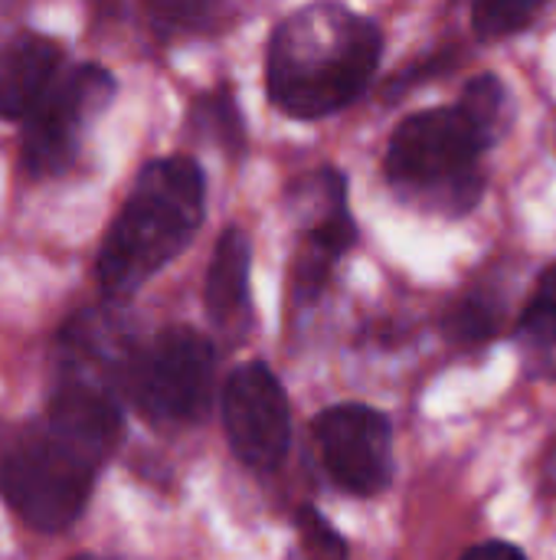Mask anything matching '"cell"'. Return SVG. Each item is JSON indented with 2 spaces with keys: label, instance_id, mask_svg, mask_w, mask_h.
<instances>
[{
  "label": "cell",
  "instance_id": "44dd1931",
  "mask_svg": "<svg viewBox=\"0 0 556 560\" xmlns=\"http://www.w3.org/2000/svg\"><path fill=\"white\" fill-rule=\"evenodd\" d=\"M72 560H105V558H95V555H79V558Z\"/></svg>",
  "mask_w": 556,
  "mask_h": 560
},
{
  "label": "cell",
  "instance_id": "9a60e30c",
  "mask_svg": "<svg viewBox=\"0 0 556 560\" xmlns=\"http://www.w3.org/2000/svg\"><path fill=\"white\" fill-rule=\"evenodd\" d=\"M292 213L298 217V223L305 230H315V226L347 213V180L331 167H321V171L301 177L292 190Z\"/></svg>",
  "mask_w": 556,
  "mask_h": 560
},
{
  "label": "cell",
  "instance_id": "3957f363",
  "mask_svg": "<svg viewBox=\"0 0 556 560\" xmlns=\"http://www.w3.org/2000/svg\"><path fill=\"white\" fill-rule=\"evenodd\" d=\"M203 203L206 177L193 158L170 154L144 164L102 240L95 259L102 292L125 302L174 262L200 230Z\"/></svg>",
  "mask_w": 556,
  "mask_h": 560
},
{
  "label": "cell",
  "instance_id": "4fadbf2b",
  "mask_svg": "<svg viewBox=\"0 0 556 560\" xmlns=\"http://www.w3.org/2000/svg\"><path fill=\"white\" fill-rule=\"evenodd\" d=\"M518 348L537 377H556V266L547 269L518 325Z\"/></svg>",
  "mask_w": 556,
  "mask_h": 560
},
{
  "label": "cell",
  "instance_id": "d6986e66",
  "mask_svg": "<svg viewBox=\"0 0 556 560\" xmlns=\"http://www.w3.org/2000/svg\"><path fill=\"white\" fill-rule=\"evenodd\" d=\"M298 538L311 560H347V541L315 509L298 512Z\"/></svg>",
  "mask_w": 556,
  "mask_h": 560
},
{
  "label": "cell",
  "instance_id": "6da1fadb",
  "mask_svg": "<svg viewBox=\"0 0 556 560\" xmlns=\"http://www.w3.org/2000/svg\"><path fill=\"white\" fill-rule=\"evenodd\" d=\"M125 436L121 400L56 384L39 420L0 433V499L29 528L66 532L88 505L102 466Z\"/></svg>",
  "mask_w": 556,
  "mask_h": 560
},
{
  "label": "cell",
  "instance_id": "7a4b0ae2",
  "mask_svg": "<svg viewBox=\"0 0 556 560\" xmlns=\"http://www.w3.org/2000/svg\"><path fill=\"white\" fill-rule=\"evenodd\" d=\"M380 52L383 36L374 20L341 3L301 7L269 39V98L282 115L298 121L334 115L364 95Z\"/></svg>",
  "mask_w": 556,
  "mask_h": 560
},
{
  "label": "cell",
  "instance_id": "9c48e42d",
  "mask_svg": "<svg viewBox=\"0 0 556 560\" xmlns=\"http://www.w3.org/2000/svg\"><path fill=\"white\" fill-rule=\"evenodd\" d=\"M134 354L138 341L121 312L85 308L59 335V384L92 387L121 400Z\"/></svg>",
  "mask_w": 556,
  "mask_h": 560
},
{
  "label": "cell",
  "instance_id": "ac0fdd59",
  "mask_svg": "<svg viewBox=\"0 0 556 560\" xmlns=\"http://www.w3.org/2000/svg\"><path fill=\"white\" fill-rule=\"evenodd\" d=\"M537 13V3H478L472 10V23L482 39H505L511 33L528 30Z\"/></svg>",
  "mask_w": 556,
  "mask_h": 560
},
{
  "label": "cell",
  "instance_id": "5b68a950",
  "mask_svg": "<svg viewBox=\"0 0 556 560\" xmlns=\"http://www.w3.org/2000/svg\"><path fill=\"white\" fill-rule=\"evenodd\" d=\"M216 384V351L213 345L184 325L157 331L151 341L138 345L128 371L125 397L134 410L164 430L193 427L210 413Z\"/></svg>",
  "mask_w": 556,
  "mask_h": 560
},
{
  "label": "cell",
  "instance_id": "7c38bea8",
  "mask_svg": "<svg viewBox=\"0 0 556 560\" xmlns=\"http://www.w3.org/2000/svg\"><path fill=\"white\" fill-rule=\"evenodd\" d=\"M354 240H357V226L351 213H341L315 230H305V243L295 256V272H292V295L298 305H308L324 292L334 262L354 246Z\"/></svg>",
  "mask_w": 556,
  "mask_h": 560
},
{
  "label": "cell",
  "instance_id": "ffe728a7",
  "mask_svg": "<svg viewBox=\"0 0 556 560\" xmlns=\"http://www.w3.org/2000/svg\"><path fill=\"white\" fill-rule=\"evenodd\" d=\"M462 560H528L514 545H508V541H485V545H478V548H472V551H465Z\"/></svg>",
  "mask_w": 556,
  "mask_h": 560
},
{
  "label": "cell",
  "instance_id": "52a82bcc",
  "mask_svg": "<svg viewBox=\"0 0 556 560\" xmlns=\"http://www.w3.org/2000/svg\"><path fill=\"white\" fill-rule=\"evenodd\" d=\"M315 440L338 489L357 499H374L390 489L397 472L393 430L380 410L364 404L331 407L315 420Z\"/></svg>",
  "mask_w": 556,
  "mask_h": 560
},
{
  "label": "cell",
  "instance_id": "ba28073f",
  "mask_svg": "<svg viewBox=\"0 0 556 560\" xmlns=\"http://www.w3.org/2000/svg\"><path fill=\"white\" fill-rule=\"evenodd\" d=\"M223 427L239 463L249 469H275L292 440L288 397L269 364L249 361L236 368L223 387Z\"/></svg>",
  "mask_w": 556,
  "mask_h": 560
},
{
  "label": "cell",
  "instance_id": "30bf717a",
  "mask_svg": "<svg viewBox=\"0 0 556 560\" xmlns=\"http://www.w3.org/2000/svg\"><path fill=\"white\" fill-rule=\"evenodd\" d=\"M62 66V46L43 33H20L0 46V121H26Z\"/></svg>",
  "mask_w": 556,
  "mask_h": 560
},
{
  "label": "cell",
  "instance_id": "8fae6325",
  "mask_svg": "<svg viewBox=\"0 0 556 560\" xmlns=\"http://www.w3.org/2000/svg\"><path fill=\"white\" fill-rule=\"evenodd\" d=\"M249 236L236 226L223 230L210 269H206V315L233 341H239L252 325V295H249Z\"/></svg>",
  "mask_w": 556,
  "mask_h": 560
},
{
  "label": "cell",
  "instance_id": "2e32d148",
  "mask_svg": "<svg viewBox=\"0 0 556 560\" xmlns=\"http://www.w3.org/2000/svg\"><path fill=\"white\" fill-rule=\"evenodd\" d=\"M190 125L197 135L210 138L213 144H220L229 158L242 154L246 148V128H242V115L233 102V95L226 89L206 92L193 102V115Z\"/></svg>",
  "mask_w": 556,
  "mask_h": 560
},
{
  "label": "cell",
  "instance_id": "e0dca14e",
  "mask_svg": "<svg viewBox=\"0 0 556 560\" xmlns=\"http://www.w3.org/2000/svg\"><path fill=\"white\" fill-rule=\"evenodd\" d=\"M498 318H501V308L482 295V292H472L465 295L446 318V335L456 341V345H482L488 341L495 331H498Z\"/></svg>",
  "mask_w": 556,
  "mask_h": 560
},
{
  "label": "cell",
  "instance_id": "277c9868",
  "mask_svg": "<svg viewBox=\"0 0 556 560\" xmlns=\"http://www.w3.org/2000/svg\"><path fill=\"white\" fill-rule=\"evenodd\" d=\"M485 151L488 144L459 105L416 112L390 138L387 177L406 203L426 213L462 217L482 200Z\"/></svg>",
  "mask_w": 556,
  "mask_h": 560
},
{
  "label": "cell",
  "instance_id": "5bb4252c",
  "mask_svg": "<svg viewBox=\"0 0 556 560\" xmlns=\"http://www.w3.org/2000/svg\"><path fill=\"white\" fill-rule=\"evenodd\" d=\"M456 105L462 108V115L472 121V128L482 135V141H485L488 148L498 144V141L505 138V131H508V125H511V118H514L511 92H508V85H505L498 75H492V72L475 75V79L462 89V95H459Z\"/></svg>",
  "mask_w": 556,
  "mask_h": 560
},
{
  "label": "cell",
  "instance_id": "8992f818",
  "mask_svg": "<svg viewBox=\"0 0 556 560\" xmlns=\"http://www.w3.org/2000/svg\"><path fill=\"white\" fill-rule=\"evenodd\" d=\"M118 85L108 69L95 62L72 66L52 82L39 108L26 118L23 131V167L33 177H56L79 158L82 138L105 115Z\"/></svg>",
  "mask_w": 556,
  "mask_h": 560
}]
</instances>
